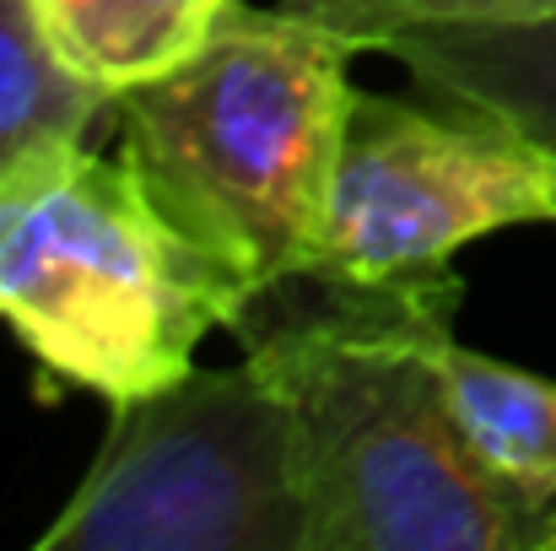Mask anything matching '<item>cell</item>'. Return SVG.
I'll use <instances>...</instances> for the list:
<instances>
[{"instance_id": "1", "label": "cell", "mask_w": 556, "mask_h": 551, "mask_svg": "<svg viewBox=\"0 0 556 551\" xmlns=\"http://www.w3.org/2000/svg\"><path fill=\"white\" fill-rule=\"evenodd\" d=\"M459 281L287 276L238 314L243 358L287 400L303 551H556V498L492 471L443 389Z\"/></svg>"}, {"instance_id": "2", "label": "cell", "mask_w": 556, "mask_h": 551, "mask_svg": "<svg viewBox=\"0 0 556 551\" xmlns=\"http://www.w3.org/2000/svg\"><path fill=\"white\" fill-rule=\"evenodd\" d=\"M249 298L130 158L49 141L0 174V325L60 389L109 405L152 395L185 378Z\"/></svg>"}, {"instance_id": "3", "label": "cell", "mask_w": 556, "mask_h": 551, "mask_svg": "<svg viewBox=\"0 0 556 551\" xmlns=\"http://www.w3.org/2000/svg\"><path fill=\"white\" fill-rule=\"evenodd\" d=\"M357 49L281 5H232L174 71L114 92L125 158L254 292L298 276L325 233Z\"/></svg>"}, {"instance_id": "4", "label": "cell", "mask_w": 556, "mask_h": 551, "mask_svg": "<svg viewBox=\"0 0 556 551\" xmlns=\"http://www.w3.org/2000/svg\"><path fill=\"white\" fill-rule=\"evenodd\" d=\"M287 400L260 367H211L114 405L38 551H303Z\"/></svg>"}, {"instance_id": "5", "label": "cell", "mask_w": 556, "mask_h": 551, "mask_svg": "<svg viewBox=\"0 0 556 551\" xmlns=\"http://www.w3.org/2000/svg\"><path fill=\"white\" fill-rule=\"evenodd\" d=\"M525 222H556V152L476 109L352 92L325 233L303 271L394 281Z\"/></svg>"}, {"instance_id": "6", "label": "cell", "mask_w": 556, "mask_h": 551, "mask_svg": "<svg viewBox=\"0 0 556 551\" xmlns=\"http://www.w3.org/2000/svg\"><path fill=\"white\" fill-rule=\"evenodd\" d=\"M438 103L492 114L556 152V5L525 16L421 22L378 43Z\"/></svg>"}, {"instance_id": "7", "label": "cell", "mask_w": 556, "mask_h": 551, "mask_svg": "<svg viewBox=\"0 0 556 551\" xmlns=\"http://www.w3.org/2000/svg\"><path fill=\"white\" fill-rule=\"evenodd\" d=\"M54 49L103 92L189 60L238 0H33Z\"/></svg>"}, {"instance_id": "8", "label": "cell", "mask_w": 556, "mask_h": 551, "mask_svg": "<svg viewBox=\"0 0 556 551\" xmlns=\"http://www.w3.org/2000/svg\"><path fill=\"white\" fill-rule=\"evenodd\" d=\"M438 373L448 389V405L470 438V449L503 471L508 481L556 498V384L530 367L497 363L486 352H470L454 341V330L438 341Z\"/></svg>"}, {"instance_id": "9", "label": "cell", "mask_w": 556, "mask_h": 551, "mask_svg": "<svg viewBox=\"0 0 556 551\" xmlns=\"http://www.w3.org/2000/svg\"><path fill=\"white\" fill-rule=\"evenodd\" d=\"M103 114H114V92L54 49L38 5L0 0V174L49 141H87Z\"/></svg>"}, {"instance_id": "10", "label": "cell", "mask_w": 556, "mask_h": 551, "mask_svg": "<svg viewBox=\"0 0 556 551\" xmlns=\"http://www.w3.org/2000/svg\"><path fill=\"white\" fill-rule=\"evenodd\" d=\"M287 5L325 22L330 33H341L352 49H378L400 27L470 22V16H525V11H552L556 0H287Z\"/></svg>"}]
</instances>
